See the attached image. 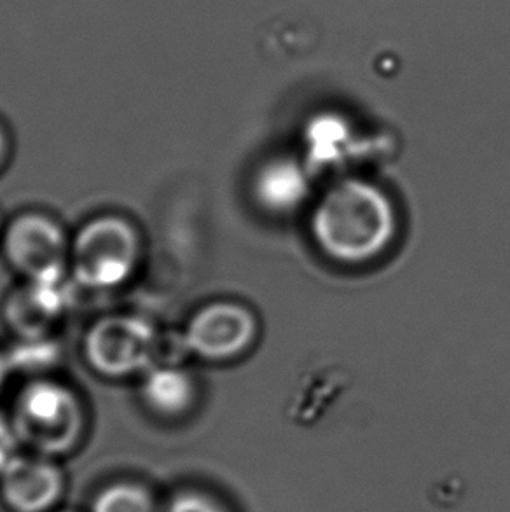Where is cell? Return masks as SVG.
<instances>
[{"label": "cell", "instance_id": "1", "mask_svg": "<svg viewBox=\"0 0 510 512\" xmlns=\"http://www.w3.org/2000/svg\"><path fill=\"white\" fill-rule=\"evenodd\" d=\"M392 231V214L380 194L348 184L332 191L318 210L317 235L341 259H362L380 249Z\"/></svg>", "mask_w": 510, "mask_h": 512}, {"label": "cell", "instance_id": "2", "mask_svg": "<svg viewBox=\"0 0 510 512\" xmlns=\"http://www.w3.org/2000/svg\"><path fill=\"white\" fill-rule=\"evenodd\" d=\"M18 436L44 455L69 451L83 430V413L69 388L55 381L28 385L16 416Z\"/></svg>", "mask_w": 510, "mask_h": 512}, {"label": "cell", "instance_id": "3", "mask_svg": "<svg viewBox=\"0 0 510 512\" xmlns=\"http://www.w3.org/2000/svg\"><path fill=\"white\" fill-rule=\"evenodd\" d=\"M137 256V235L130 224L111 215L100 217L77 236L74 273L88 287H116L130 277Z\"/></svg>", "mask_w": 510, "mask_h": 512}, {"label": "cell", "instance_id": "4", "mask_svg": "<svg viewBox=\"0 0 510 512\" xmlns=\"http://www.w3.org/2000/svg\"><path fill=\"white\" fill-rule=\"evenodd\" d=\"M159 334L138 317H111L98 322L86 338V355L100 373L125 376L151 369Z\"/></svg>", "mask_w": 510, "mask_h": 512}, {"label": "cell", "instance_id": "5", "mask_svg": "<svg viewBox=\"0 0 510 512\" xmlns=\"http://www.w3.org/2000/svg\"><path fill=\"white\" fill-rule=\"evenodd\" d=\"M6 250L16 270L30 278L63 270L67 245L62 229L39 214L23 215L7 231Z\"/></svg>", "mask_w": 510, "mask_h": 512}, {"label": "cell", "instance_id": "6", "mask_svg": "<svg viewBox=\"0 0 510 512\" xmlns=\"http://www.w3.org/2000/svg\"><path fill=\"white\" fill-rule=\"evenodd\" d=\"M65 479L42 457L14 458L0 476V495L14 512H51L62 499Z\"/></svg>", "mask_w": 510, "mask_h": 512}, {"label": "cell", "instance_id": "7", "mask_svg": "<svg viewBox=\"0 0 510 512\" xmlns=\"http://www.w3.org/2000/svg\"><path fill=\"white\" fill-rule=\"evenodd\" d=\"M254 333L249 313L235 305L201 310L187 329V348L208 359H226L240 352Z\"/></svg>", "mask_w": 510, "mask_h": 512}, {"label": "cell", "instance_id": "8", "mask_svg": "<svg viewBox=\"0 0 510 512\" xmlns=\"http://www.w3.org/2000/svg\"><path fill=\"white\" fill-rule=\"evenodd\" d=\"M142 394L147 406L159 415L177 416L191 406L194 385L179 367L156 366L147 369Z\"/></svg>", "mask_w": 510, "mask_h": 512}, {"label": "cell", "instance_id": "9", "mask_svg": "<svg viewBox=\"0 0 510 512\" xmlns=\"http://www.w3.org/2000/svg\"><path fill=\"white\" fill-rule=\"evenodd\" d=\"M306 186L301 172L289 163L269 165L257 180V193L269 208H292L303 198Z\"/></svg>", "mask_w": 510, "mask_h": 512}, {"label": "cell", "instance_id": "10", "mask_svg": "<svg viewBox=\"0 0 510 512\" xmlns=\"http://www.w3.org/2000/svg\"><path fill=\"white\" fill-rule=\"evenodd\" d=\"M90 512H156V502L145 486L119 481L98 493Z\"/></svg>", "mask_w": 510, "mask_h": 512}, {"label": "cell", "instance_id": "11", "mask_svg": "<svg viewBox=\"0 0 510 512\" xmlns=\"http://www.w3.org/2000/svg\"><path fill=\"white\" fill-rule=\"evenodd\" d=\"M56 352L48 345L37 338L25 341L23 345L14 348L13 353L7 357L9 367H20V369H37V367L49 366V362L55 359Z\"/></svg>", "mask_w": 510, "mask_h": 512}, {"label": "cell", "instance_id": "12", "mask_svg": "<svg viewBox=\"0 0 510 512\" xmlns=\"http://www.w3.org/2000/svg\"><path fill=\"white\" fill-rule=\"evenodd\" d=\"M165 512H228V509L207 493L189 490V492L177 493L168 502Z\"/></svg>", "mask_w": 510, "mask_h": 512}, {"label": "cell", "instance_id": "13", "mask_svg": "<svg viewBox=\"0 0 510 512\" xmlns=\"http://www.w3.org/2000/svg\"><path fill=\"white\" fill-rule=\"evenodd\" d=\"M18 443H20V436L16 427L0 420V476L11 465L14 458L20 457Z\"/></svg>", "mask_w": 510, "mask_h": 512}, {"label": "cell", "instance_id": "14", "mask_svg": "<svg viewBox=\"0 0 510 512\" xmlns=\"http://www.w3.org/2000/svg\"><path fill=\"white\" fill-rule=\"evenodd\" d=\"M9 362H7V357H4L2 353H0V387H2V383L6 381L7 373H9Z\"/></svg>", "mask_w": 510, "mask_h": 512}, {"label": "cell", "instance_id": "15", "mask_svg": "<svg viewBox=\"0 0 510 512\" xmlns=\"http://www.w3.org/2000/svg\"><path fill=\"white\" fill-rule=\"evenodd\" d=\"M4 153H6V139H4V133L0 130V161L4 158Z\"/></svg>", "mask_w": 510, "mask_h": 512}, {"label": "cell", "instance_id": "16", "mask_svg": "<svg viewBox=\"0 0 510 512\" xmlns=\"http://www.w3.org/2000/svg\"><path fill=\"white\" fill-rule=\"evenodd\" d=\"M51 512H76V511H69V509H65V511H51Z\"/></svg>", "mask_w": 510, "mask_h": 512}]
</instances>
